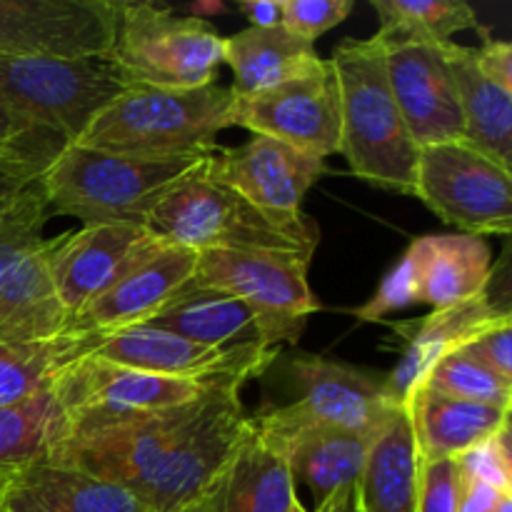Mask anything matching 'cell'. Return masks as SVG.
<instances>
[{
	"instance_id": "cell-1",
	"label": "cell",
	"mask_w": 512,
	"mask_h": 512,
	"mask_svg": "<svg viewBox=\"0 0 512 512\" xmlns=\"http://www.w3.org/2000/svg\"><path fill=\"white\" fill-rule=\"evenodd\" d=\"M243 385H210L195 400L70 430L50 463L120 485L150 512H183L248 428Z\"/></svg>"
},
{
	"instance_id": "cell-2",
	"label": "cell",
	"mask_w": 512,
	"mask_h": 512,
	"mask_svg": "<svg viewBox=\"0 0 512 512\" xmlns=\"http://www.w3.org/2000/svg\"><path fill=\"white\" fill-rule=\"evenodd\" d=\"M235 125V93L218 83L203 88H125L105 105L75 143L145 160L208 158L218 135Z\"/></svg>"
},
{
	"instance_id": "cell-3",
	"label": "cell",
	"mask_w": 512,
	"mask_h": 512,
	"mask_svg": "<svg viewBox=\"0 0 512 512\" xmlns=\"http://www.w3.org/2000/svg\"><path fill=\"white\" fill-rule=\"evenodd\" d=\"M145 230L193 253H280L305 260H313L320 240L318 225L308 215H273L255 208L210 178L205 163L155 205Z\"/></svg>"
},
{
	"instance_id": "cell-4",
	"label": "cell",
	"mask_w": 512,
	"mask_h": 512,
	"mask_svg": "<svg viewBox=\"0 0 512 512\" xmlns=\"http://www.w3.org/2000/svg\"><path fill=\"white\" fill-rule=\"evenodd\" d=\"M330 65L340 88V153L365 183L413 195L420 148L393 98L375 38L343 40Z\"/></svg>"
},
{
	"instance_id": "cell-5",
	"label": "cell",
	"mask_w": 512,
	"mask_h": 512,
	"mask_svg": "<svg viewBox=\"0 0 512 512\" xmlns=\"http://www.w3.org/2000/svg\"><path fill=\"white\" fill-rule=\"evenodd\" d=\"M208 158L145 160L68 143L40 175V190L48 215H70L83 225L145 228L155 205Z\"/></svg>"
},
{
	"instance_id": "cell-6",
	"label": "cell",
	"mask_w": 512,
	"mask_h": 512,
	"mask_svg": "<svg viewBox=\"0 0 512 512\" xmlns=\"http://www.w3.org/2000/svg\"><path fill=\"white\" fill-rule=\"evenodd\" d=\"M105 60L125 88H203L218 80L225 38L200 15L120 3L115 43Z\"/></svg>"
},
{
	"instance_id": "cell-7",
	"label": "cell",
	"mask_w": 512,
	"mask_h": 512,
	"mask_svg": "<svg viewBox=\"0 0 512 512\" xmlns=\"http://www.w3.org/2000/svg\"><path fill=\"white\" fill-rule=\"evenodd\" d=\"M123 90L108 60L0 58V103L65 143H75Z\"/></svg>"
},
{
	"instance_id": "cell-8",
	"label": "cell",
	"mask_w": 512,
	"mask_h": 512,
	"mask_svg": "<svg viewBox=\"0 0 512 512\" xmlns=\"http://www.w3.org/2000/svg\"><path fill=\"white\" fill-rule=\"evenodd\" d=\"M85 355L165 378L195 380L203 385H245L273 365L278 350L255 345L228 350L208 348L168 330L140 323L108 333L73 335V360Z\"/></svg>"
},
{
	"instance_id": "cell-9",
	"label": "cell",
	"mask_w": 512,
	"mask_h": 512,
	"mask_svg": "<svg viewBox=\"0 0 512 512\" xmlns=\"http://www.w3.org/2000/svg\"><path fill=\"white\" fill-rule=\"evenodd\" d=\"M415 198L465 235H510L512 175L465 140L420 148Z\"/></svg>"
},
{
	"instance_id": "cell-10",
	"label": "cell",
	"mask_w": 512,
	"mask_h": 512,
	"mask_svg": "<svg viewBox=\"0 0 512 512\" xmlns=\"http://www.w3.org/2000/svg\"><path fill=\"white\" fill-rule=\"evenodd\" d=\"M313 260L280 253H198L193 283L225 290L255 310L270 348L295 345L320 303L308 283Z\"/></svg>"
},
{
	"instance_id": "cell-11",
	"label": "cell",
	"mask_w": 512,
	"mask_h": 512,
	"mask_svg": "<svg viewBox=\"0 0 512 512\" xmlns=\"http://www.w3.org/2000/svg\"><path fill=\"white\" fill-rule=\"evenodd\" d=\"M45 198L0 228V340L45 343L68 333V315L48 270Z\"/></svg>"
},
{
	"instance_id": "cell-12",
	"label": "cell",
	"mask_w": 512,
	"mask_h": 512,
	"mask_svg": "<svg viewBox=\"0 0 512 512\" xmlns=\"http://www.w3.org/2000/svg\"><path fill=\"white\" fill-rule=\"evenodd\" d=\"M118 0H0V58L105 60Z\"/></svg>"
},
{
	"instance_id": "cell-13",
	"label": "cell",
	"mask_w": 512,
	"mask_h": 512,
	"mask_svg": "<svg viewBox=\"0 0 512 512\" xmlns=\"http://www.w3.org/2000/svg\"><path fill=\"white\" fill-rule=\"evenodd\" d=\"M208 388L195 380L140 373L90 355L70 360L53 375V390L68 413L70 430L183 405Z\"/></svg>"
},
{
	"instance_id": "cell-14",
	"label": "cell",
	"mask_w": 512,
	"mask_h": 512,
	"mask_svg": "<svg viewBox=\"0 0 512 512\" xmlns=\"http://www.w3.org/2000/svg\"><path fill=\"white\" fill-rule=\"evenodd\" d=\"M235 125L323 160L340 153V88L330 60L278 88L235 98Z\"/></svg>"
},
{
	"instance_id": "cell-15",
	"label": "cell",
	"mask_w": 512,
	"mask_h": 512,
	"mask_svg": "<svg viewBox=\"0 0 512 512\" xmlns=\"http://www.w3.org/2000/svg\"><path fill=\"white\" fill-rule=\"evenodd\" d=\"M258 433L283 455L295 488L303 485L318 505L345 485L358 483L373 440L305 415L295 403L253 415Z\"/></svg>"
},
{
	"instance_id": "cell-16",
	"label": "cell",
	"mask_w": 512,
	"mask_h": 512,
	"mask_svg": "<svg viewBox=\"0 0 512 512\" xmlns=\"http://www.w3.org/2000/svg\"><path fill=\"white\" fill-rule=\"evenodd\" d=\"M375 40L385 50L390 90L415 145L428 148L465 140L463 110L445 45L418 40Z\"/></svg>"
},
{
	"instance_id": "cell-17",
	"label": "cell",
	"mask_w": 512,
	"mask_h": 512,
	"mask_svg": "<svg viewBox=\"0 0 512 512\" xmlns=\"http://www.w3.org/2000/svg\"><path fill=\"white\" fill-rule=\"evenodd\" d=\"M160 243L143 225H83L50 240V280L68 323Z\"/></svg>"
},
{
	"instance_id": "cell-18",
	"label": "cell",
	"mask_w": 512,
	"mask_h": 512,
	"mask_svg": "<svg viewBox=\"0 0 512 512\" xmlns=\"http://www.w3.org/2000/svg\"><path fill=\"white\" fill-rule=\"evenodd\" d=\"M205 173L265 213L300 215L305 195L325 173V160L280 140L253 135L248 143L210 155Z\"/></svg>"
},
{
	"instance_id": "cell-19",
	"label": "cell",
	"mask_w": 512,
	"mask_h": 512,
	"mask_svg": "<svg viewBox=\"0 0 512 512\" xmlns=\"http://www.w3.org/2000/svg\"><path fill=\"white\" fill-rule=\"evenodd\" d=\"M290 375L300 393L293 403L305 415L360 438L373 440L403 408L388 395L383 375L325 360L320 355L293 358Z\"/></svg>"
},
{
	"instance_id": "cell-20",
	"label": "cell",
	"mask_w": 512,
	"mask_h": 512,
	"mask_svg": "<svg viewBox=\"0 0 512 512\" xmlns=\"http://www.w3.org/2000/svg\"><path fill=\"white\" fill-rule=\"evenodd\" d=\"M198 253L160 243L145 258L130 265L103 295L68 323L65 335L108 333L148 323L195 273Z\"/></svg>"
},
{
	"instance_id": "cell-21",
	"label": "cell",
	"mask_w": 512,
	"mask_h": 512,
	"mask_svg": "<svg viewBox=\"0 0 512 512\" xmlns=\"http://www.w3.org/2000/svg\"><path fill=\"white\" fill-rule=\"evenodd\" d=\"M295 500L298 488L283 455L248 418L233 453L183 512H290Z\"/></svg>"
},
{
	"instance_id": "cell-22",
	"label": "cell",
	"mask_w": 512,
	"mask_h": 512,
	"mask_svg": "<svg viewBox=\"0 0 512 512\" xmlns=\"http://www.w3.org/2000/svg\"><path fill=\"white\" fill-rule=\"evenodd\" d=\"M505 315H510V310L505 305L495 303L490 290H485L483 295L468 300V303L433 310V313L418 320L395 323L393 330L398 340H403V353H400V363L395 365L393 373L383 375L385 390H388L390 398L398 405H405L410 390L425 378V373L443 355L458 350L475 333H480V330L493 325L495 320L505 318Z\"/></svg>"
},
{
	"instance_id": "cell-23",
	"label": "cell",
	"mask_w": 512,
	"mask_h": 512,
	"mask_svg": "<svg viewBox=\"0 0 512 512\" xmlns=\"http://www.w3.org/2000/svg\"><path fill=\"white\" fill-rule=\"evenodd\" d=\"M0 512H150L120 485L68 465L35 463L8 480Z\"/></svg>"
},
{
	"instance_id": "cell-24",
	"label": "cell",
	"mask_w": 512,
	"mask_h": 512,
	"mask_svg": "<svg viewBox=\"0 0 512 512\" xmlns=\"http://www.w3.org/2000/svg\"><path fill=\"white\" fill-rule=\"evenodd\" d=\"M148 325L180 335L208 348H270L265 330L253 308L225 290L198 285L193 280L183 285Z\"/></svg>"
},
{
	"instance_id": "cell-25",
	"label": "cell",
	"mask_w": 512,
	"mask_h": 512,
	"mask_svg": "<svg viewBox=\"0 0 512 512\" xmlns=\"http://www.w3.org/2000/svg\"><path fill=\"white\" fill-rule=\"evenodd\" d=\"M410 248L418 260V298L433 310L468 303L490 288L493 255L478 235H423Z\"/></svg>"
},
{
	"instance_id": "cell-26",
	"label": "cell",
	"mask_w": 512,
	"mask_h": 512,
	"mask_svg": "<svg viewBox=\"0 0 512 512\" xmlns=\"http://www.w3.org/2000/svg\"><path fill=\"white\" fill-rule=\"evenodd\" d=\"M405 408L423 463L455 460L510 423V410L445 398L425 385L410 390Z\"/></svg>"
},
{
	"instance_id": "cell-27",
	"label": "cell",
	"mask_w": 512,
	"mask_h": 512,
	"mask_svg": "<svg viewBox=\"0 0 512 512\" xmlns=\"http://www.w3.org/2000/svg\"><path fill=\"white\" fill-rule=\"evenodd\" d=\"M420 460L408 408H400L373 438L358 480L363 512H418Z\"/></svg>"
},
{
	"instance_id": "cell-28",
	"label": "cell",
	"mask_w": 512,
	"mask_h": 512,
	"mask_svg": "<svg viewBox=\"0 0 512 512\" xmlns=\"http://www.w3.org/2000/svg\"><path fill=\"white\" fill-rule=\"evenodd\" d=\"M225 63L233 70L235 83L230 88L235 98H253L318 68L323 58L315 45L295 38L283 25H275V28H245L228 35Z\"/></svg>"
},
{
	"instance_id": "cell-29",
	"label": "cell",
	"mask_w": 512,
	"mask_h": 512,
	"mask_svg": "<svg viewBox=\"0 0 512 512\" xmlns=\"http://www.w3.org/2000/svg\"><path fill=\"white\" fill-rule=\"evenodd\" d=\"M450 73L458 88L460 110H463L465 143L510 170L512 160V90L490 83L478 70L473 48L448 43L445 45Z\"/></svg>"
},
{
	"instance_id": "cell-30",
	"label": "cell",
	"mask_w": 512,
	"mask_h": 512,
	"mask_svg": "<svg viewBox=\"0 0 512 512\" xmlns=\"http://www.w3.org/2000/svg\"><path fill=\"white\" fill-rule=\"evenodd\" d=\"M70 420L53 390V380L30 398L0 408V483L43 463L68 438Z\"/></svg>"
},
{
	"instance_id": "cell-31",
	"label": "cell",
	"mask_w": 512,
	"mask_h": 512,
	"mask_svg": "<svg viewBox=\"0 0 512 512\" xmlns=\"http://www.w3.org/2000/svg\"><path fill=\"white\" fill-rule=\"evenodd\" d=\"M378 13L380 30L375 38L418 40V43L448 45L455 33L483 30L478 13L463 0H370Z\"/></svg>"
},
{
	"instance_id": "cell-32",
	"label": "cell",
	"mask_w": 512,
	"mask_h": 512,
	"mask_svg": "<svg viewBox=\"0 0 512 512\" xmlns=\"http://www.w3.org/2000/svg\"><path fill=\"white\" fill-rule=\"evenodd\" d=\"M70 360H73V335H60L45 343L0 340V408H8L38 393Z\"/></svg>"
},
{
	"instance_id": "cell-33",
	"label": "cell",
	"mask_w": 512,
	"mask_h": 512,
	"mask_svg": "<svg viewBox=\"0 0 512 512\" xmlns=\"http://www.w3.org/2000/svg\"><path fill=\"white\" fill-rule=\"evenodd\" d=\"M418 385L465 403H480L500 410L512 408V385L495 378L460 348L443 355Z\"/></svg>"
},
{
	"instance_id": "cell-34",
	"label": "cell",
	"mask_w": 512,
	"mask_h": 512,
	"mask_svg": "<svg viewBox=\"0 0 512 512\" xmlns=\"http://www.w3.org/2000/svg\"><path fill=\"white\" fill-rule=\"evenodd\" d=\"M65 145L63 138L18 118L0 103V165L40 178Z\"/></svg>"
},
{
	"instance_id": "cell-35",
	"label": "cell",
	"mask_w": 512,
	"mask_h": 512,
	"mask_svg": "<svg viewBox=\"0 0 512 512\" xmlns=\"http://www.w3.org/2000/svg\"><path fill=\"white\" fill-rule=\"evenodd\" d=\"M420 305L418 298V260H415L413 248L403 253V258L388 270L380 288L375 290L373 298L365 305L355 308V318L360 323H385V318L398 310Z\"/></svg>"
},
{
	"instance_id": "cell-36",
	"label": "cell",
	"mask_w": 512,
	"mask_h": 512,
	"mask_svg": "<svg viewBox=\"0 0 512 512\" xmlns=\"http://www.w3.org/2000/svg\"><path fill=\"white\" fill-rule=\"evenodd\" d=\"M458 475L465 480L490 485L500 493L512 495V450H510V423L503 425L498 433L478 443L475 448L465 450L455 458Z\"/></svg>"
},
{
	"instance_id": "cell-37",
	"label": "cell",
	"mask_w": 512,
	"mask_h": 512,
	"mask_svg": "<svg viewBox=\"0 0 512 512\" xmlns=\"http://www.w3.org/2000/svg\"><path fill=\"white\" fill-rule=\"evenodd\" d=\"M353 8V0H280V25L295 38L315 45L320 35L343 23Z\"/></svg>"
},
{
	"instance_id": "cell-38",
	"label": "cell",
	"mask_w": 512,
	"mask_h": 512,
	"mask_svg": "<svg viewBox=\"0 0 512 512\" xmlns=\"http://www.w3.org/2000/svg\"><path fill=\"white\" fill-rule=\"evenodd\" d=\"M465 355L483 365L488 373L512 385V320L510 315L495 320L493 325L475 333L468 343L460 345Z\"/></svg>"
},
{
	"instance_id": "cell-39",
	"label": "cell",
	"mask_w": 512,
	"mask_h": 512,
	"mask_svg": "<svg viewBox=\"0 0 512 512\" xmlns=\"http://www.w3.org/2000/svg\"><path fill=\"white\" fill-rule=\"evenodd\" d=\"M418 512H460V475L455 460L423 463Z\"/></svg>"
},
{
	"instance_id": "cell-40",
	"label": "cell",
	"mask_w": 512,
	"mask_h": 512,
	"mask_svg": "<svg viewBox=\"0 0 512 512\" xmlns=\"http://www.w3.org/2000/svg\"><path fill=\"white\" fill-rule=\"evenodd\" d=\"M40 198H43L40 178L0 165V228Z\"/></svg>"
},
{
	"instance_id": "cell-41",
	"label": "cell",
	"mask_w": 512,
	"mask_h": 512,
	"mask_svg": "<svg viewBox=\"0 0 512 512\" xmlns=\"http://www.w3.org/2000/svg\"><path fill=\"white\" fill-rule=\"evenodd\" d=\"M473 58L490 83L512 90V45L508 40H485L480 48H473Z\"/></svg>"
},
{
	"instance_id": "cell-42",
	"label": "cell",
	"mask_w": 512,
	"mask_h": 512,
	"mask_svg": "<svg viewBox=\"0 0 512 512\" xmlns=\"http://www.w3.org/2000/svg\"><path fill=\"white\" fill-rule=\"evenodd\" d=\"M503 498H508V493L460 478V512H495Z\"/></svg>"
},
{
	"instance_id": "cell-43",
	"label": "cell",
	"mask_w": 512,
	"mask_h": 512,
	"mask_svg": "<svg viewBox=\"0 0 512 512\" xmlns=\"http://www.w3.org/2000/svg\"><path fill=\"white\" fill-rule=\"evenodd\" d=\"M238 10L250 20V28H275L280 25V0H240Z\"/></svg>"
},
{
	"instance_id": "cell-44",
	"label": "cell",
	"mask_w": 512,
	"mask_h": 512,
	"mask_svg": "<svg viewBox=\"0 0 512 512\" xmlns=\"http://www.w3.org/2000/svg\"><path fill=\"white\" fill-rule=\"evenodd\" d=\"M315 512H363L360 510L358 483L340 488L338 493H333L328 500H323V503L315 508Z\"/></svg>"
},
{
	"instance_id": "cell-45",
	"label": "cell",
	"mask_w": 512,
	"mask_h": 512,
	"mask_svg": "<svg viewBox=\"0 0 512 512\" xmlns=\"http://www.w3.org/2000/svg\"><path fill=\"white\" fill-rule=\"evenodd\" d=\"M495 512H512V495H508V498L500 500V505L495 508Z\"/></svg>"
},
{
	"instance_id": "cell-46",
	"label": "cell",
	"mask_w": 512,
	"mask_h": 512,
	"mask_svg": "<svg viewBox=\"0 0 512 512\" xmlns=\"http://www.w3.org/2000/svg\"><path fill=\"white\" fill-rule=\"evenodd\" d=\"M290 512H308V508H305V505L300 503V500H295V503H293V510H290Z\"/></svg>"
},
{
	"instance_id": "cell-47",
	"label": "cell",
	"mask_w": 512,
	"mask_h": 512,
	"mask_svg": "<svg viewBox=\"0 0 512 512\" xmlns=\"http://www.w3.org/2000/svg\"><path fill=\"white\" fill-rule=\"evenodd\" d=\"M3 490H5V485H3V483H0V498H3Z\"/></svg>"
}]
</instances>
